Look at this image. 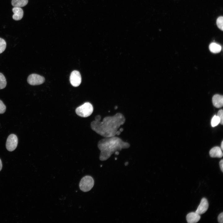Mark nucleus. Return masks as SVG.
Segmentation results:
<instances>
[{
	"label": "nucleus",
	"mask_w": 223,
	"mask_h": 223,
	"mask_svg": "<svg viewBox=\"0 0 223 223\" xmlns=\"http://www.w3.org/2000/svg\"><path fill=\"white\" fill-rule=\"evenodd\" d=\"M221 171L223 172V160L222 159L219 163Z\"/></svg>",
	"instance_id": "nucleus-22"
},
{
	"label": "nucleus",
	"mask_w": 223,
	"mask_h": 223,
	"mask_svg": "<svg viewBox=\"0 0 223 223\" xmlns=\"http://www.w3.org/2000/svg\"><path fill=\"white\" fill-rule=\"evenodd\" d=\"M200 219V215L196 212H191L188 213L186 216V219L188 223H196Z\"/></svg>",
	"instance_id": "nucleus-9"
},
{
	"label": "nucleus",
	"mask_w": 223,
	"mask_h": 223,
	"mask_svg": "<svg viewBox=\"0 0 223 223\" xmlns=\"http://www.w3.org/2000/svg\"><path fill=\"white\" fill-rule=\"evenodd\" d=\"M45 80L43 77L36 74H30L27 79L28 83L33 85H41L44 82Z\"/></svg>",
	"instance_id": "nucleus-6"
},
{
	"label": "nucleus",
	"mask_w": 223,
	"mask_h": 223,
	"mask_svg": "<svg viewBox=\"0 0 223 223\" xmlns=\"http://www.w3.org/2000/svg\"><path fill=\"white\" fill-rule=\"evenodd\" d=\"M12 11L14 13L13 19L15 20H20L23 17L24 12L22 9L20 7H15Z\"/></svg>",
	"instance_id": "nucleus-11"
},
{
	"label": "nucleus",
	"mask_w": 223,
	"mask_h": 223,
	"mask_svg": "<svg viewBox=\"0 0 223 223\" xmlns=\"http://www.w3.org/2000/svg\"><path fill=\"white\" fill-rule=\"evenodd\" d=\"M7 85V81L4 75L0 73V89L4 88Z\"/></svg>",
	"instance_id": "nucleus-15"
},
{
	"label": "nucleus",
	"mask_w": 223,
	"mask_h": 223,
	"mask_svg": "<svg viewBox=\"0 0 223 223\" xmlns=\"http://www.w3.org/2000/svg\"><path fill=\"white\" fill-rule=\"evenodd\" d=\"M209 49L210 51L214 53H217L221 51V47L219 45L215 43H212L209 46Z\"/></svg>",
	"instance_id": "nucleus-14"
},
{
	"label": "nucleus",
	"mask_w": 223,
	"mask_h": 223,
	"mask_svg": "<svg viewBox=\"0 0 223 223\" xmlns=\"http://www.w3.org/2000/svg\"><path fill=\"white\" fill-rule=\"evenodd\" d=\"M6 47V43L4 40L0 38V54L2 53Z\"/></svg>",
	"instance_id": "nucleus-17"
},
{
	"label": "nucleus",
	"mask_w": 223,
	"mask_h": 223,
	"mask_svg": "<svg viewBox=\"0 0 223 223\" xmlns=\"http://www.w3.org/2000/svg\"><path fill=\"white\" fill-rule=\"evenodd\" d=\"M208 207L209 204L207 199L203 198L202 199L200 203L195 212L199 215L203 214L207 211Z\"/></svg>",
	"instance_id": "nucleus-8"
},
{
	"label": "nucleus",
	"mask_w": 223,
	"mask_h": 223,
	"mask_svg": "<svg viewBox=\"0 0 223 223\" xmlns=\"http://www.w3.org/2000/svg\"><path fill=\"white\" fill-rule=\"evenodd\" d=\"M220 120L218 116L214 115L212 117L211 120V125L213 127L217 126L220 123Z\"/></svg>",
	"instance_id": "nucleus-16"
},
{
	"label": "nucleus",
	"mask_w": 223,
	"mask_h": 223,
	"mask_svg": "<svg viewBox=\"0 0 223 223\" xmlns=\"http://www.w3.org/2000/svg\"><path fill=\"white\" fill-rule=\"evenodd\" d=\"M223 212L220 213L218 216L217 220L218 222L220 223L223 222Z\"/></svg>",
	"instance_id": "nucleus-21"
},
{
	"label": "nucleus",
	"mask_w": 223,
	"mask_h": 223,
	"mask_svg": "<svg viewBox=\"0 0 223 223\" xmlns=\"http://www.w3.org/2000/svg\"><path fill=\"white\" fill-rule=\"evenodd\" d=\"M94 184V180L92 177L90 176H85L80 181L79 187L81 191L87 192L91 190Z\"/></svg>",
	"instance_id": "nucleus-4"
},
{
	"label": "nucleus",
	"mask_w": 223,
	"mask_h": 223,
	"mask_svg": "<svg viewBox=\"0 0 223 223\" xmlns=\"http://www.w3.org/2000/svg\"><path fill=\"white\" fill-rule=\"evenodd\" d=\"M28 2V0H12L11 4L14 7H20L26 6Z\"/></svg>",
	"instance_id": "nucleus-13"
},
{
	"label": "nucleus",
	"mask_w": 223,
	"mask_h": 223,
	"mask_svg": "<svg viewBox=\"0 0 223 223\" xmlns=\"http://www.w3.org/2000/svg\"><path fill=\"white\" fill-rule=\"evenodd\" d=\"M93 107L92 105L86 102L78 107L76 109V114L80 117H86L90 116L93 112Z\"/></svg>",
	"instance_id": "nucleus-3"
},
{
	"label": "nucleus",
	"mask_w": 223,
	"mask_h": 223,
	"mask_svg": "<svg viewBox=\"0 0 223 223\" xmlns=\"http://www.w3.org/2000/svg\"><path fill=\"white\" fill-rule=\"evenodd\" d=\"M212 102L213 105L215 107H221L223 105V96L218 94L214 95L212 98Z\"/></svg>",
	"instance_id": "nucleus-10"
},
{
	"label": "nucleus",
	"mask_w": 223,
	"mask_h": 223,
	"mask_svg": "<svg viewBox=\"0 0 223 223\" xmlns=\"http://www.w3.org/2000/svg\"><path fill=\"white\" fill-rule=\"evenodd\" d=\"M223 17L220 16L216 20V24L218 27L221 30H223Z\"/></svg>",
	"instance_id": "nucleus-18"
},
{
	"label": "nucleus",
	"mask_w": 223,
	"mask_h": 223,
	"mask_svg": "<svg viewBox=\"0 0 223 223\" xmlns=\"http://www.w3.org/2000/svg\"><path fill=\"white\" fill-rule=\"evenodd\" d=\"M95 120L91 123L93 130L98 134L106 138L115 136L120 125L123 124L125 119L121 113L104 118L102 122Z\"/></svg>",
	"instance_id": "nucleus-1"
},
{
	"label": "nucleus",
	"mask_w": 223,
	"mask_h": 223,
	"mask_svg": "<svg viewBox=\"0 0 223 223\" xmlns=\"http://www.w3.org/2000/svg\"><path fill=\"white\" fill-rule=\"evenodd\" d=\"M217 116H218L220 119V123L221 125H223V111L222 109L218 111Z\"/></svg>",
	"instance_id": "nucleus-20"
},
{
	"label": "nucleus",
	"mask_w": 223,
	"mask_h": 223,
	"mask_svg": "<svg viewBox=\"0 0 223 223\" xmlns=\"http://www.w3.org/2000/svg\"><path fill=\"white\" fill-rule=\"evenodd\" d=\"M209 155L212 158H221L223 156L222 151L221 148L218 146H215L212 148L209 151Z\"/></svg>",
	"instance_id": "nucleus-12"
},
{
	"label": "nucleus",
	"mask_w": 223,
	"mask_h": 223,
	"mask_svg": "<svg viewBox=\"0 0 223 223\" xmlns=\"http://www.w3.org/2000/svg\"><path fill=\"white\" fill-rule=\"evenodd\" d=\"M221 149L222 151L223 150V141H222L221 144Z\"/></svg>",
	"instance_id": "nucleus-24"
},
{
	"label": "nucleus",
	"mask_w": 223,
	"mask_h": 223,
	"mask_svg": "<svg viewBox=\"0 0 223 223\" xmlns=\"http://www.w3.org/2000/svg\"><path fill=\"white\" fill-rule=\"evenodd\" d=\"M6 106L2 101L0 100V114L4 113L6 110Z\"/></svg>",
	"instance_id": "nucleus-19"
},
{
	"label": "nucleus",
	"mask_w": 223,
	"mask_h": 223,
	"mask_svg": "<svg viewBox=\"0 0 223 223\" xmlns=\"http://www.w3.org/2000/svg\"><path fill=\"white\" fill-rule=\"evenodd\" d=\"M70 81L73 86L77 87L79 86L81 81V76L79 72L76 70L73 71L70 76Z\"/></svg>",
	"instance_id": "nucleus-7"
},
{
	"label": "nucleus",
	"mask_w": 223,
	"mask_h": 223,
	"mask_svg": "<svg viewBox=\"0 0 223 223\" xmlns=\"http://www.w3.org/2000/svg\"><path fill=\"white\" fill-rule=\"evenodd\" d=\"M2 168V163L1 160L0 159V171L1 170Z\"/></svg>",
	"instance_id": "nucleus-23"
},
{
	"label": "nucleus",
	"mask_w": 223,
	"mask_h": 223,
	"mask_svg": "<svg viewBox=\"0 0 223 223\" xmlns=\"http://www.w3.org/2000/svg\"><path fill=\"white\" fill-rule=\"evenodd\" d=\"M18 142L17 136L14 134H10L8 137L6 142L7 150L10 151H14L17 147Z\"/></svg>",
	"instance_id": "nucleus-5"
},
{
	"label": "nucleus",
	"mask_w": 223,
	"mask_h": 223,
	"mask_svg": "<svg viewBox=\"0 0 223 223\" xmlns=\"http://www.w3.org/2000/svg\"><path fill=\"white\" fill-rule=\"evenodd\" d=\"M129 144L124 142L120 138L114 136L107 137L100 141L98 146L101 151L99 159L104 160L109 158L115 151L128 148Z\"/></svg>",
	"instance_id": "nucleus-2"
}]
</instances>
